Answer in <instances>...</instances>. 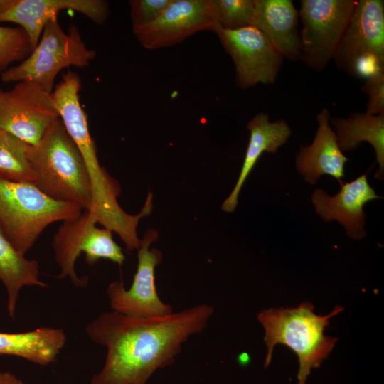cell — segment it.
Instances as JSON below:
<instances>
[{
	"mask_svg": "<svg viewBox=\"0 0 384 384\" xmlns=\"http://www.w3.org/2000/svg\"><path fill=\"white\" fill-rule=\"evenodd\" d=\"M221 29L228 31L254 26L255 0H213Z\"/></svg>",
	"mask_w": 384,
	"mask_h": 384,
	"instance_id": "7402d4cb",
	"label": "cell"
},
{
	"mask_svg": "<svg viewBox=\"0 0 384 384\" xmlns=\"http://www.w3.org/2000/svg\"><path fill=\"white\" fill-rule=\"evenodd\" d=\"M220 30L213 0H171L154 22L132 26L137 41L150 50L181 43L199 31Z\"/></svg>",
	"mask_w": 384,
	"mask_h": 384,
	"instance_id": "8fae6325",
	"label": "cell"
},
{
	"mask_svg": "<svg viewBox=\"0 0 384 384\" xmlns=\"http://www.w3.org/2000/svg\"><path fill=\"white\" fill-rule=\"evenodd\" d=\"M339 183L340 191L332 196L321 188L316 189L311 196L312 203L325 222L336 220L349 238L361 239L366 235L363 207L368 201L382 197L370 186L366 174L351 182Z\"/></svg>",
	"mask_w": 384,
	"mask_h": 384,
	"instance_id": "5bb4252c",
	"label": "cell"
},
{
	"mask_svg": "<svg viewBox=\"0 0 384 384\" xmlns=\"http://www.w3.org/2000/svg\"><path fill=\"white\" fill-rule=\"evenodd\" d=\"M28 157L36 187L55 201L90 210L92 192L88 171L60 117L50 124L37 144L30 145Z\"/></svg>",
	"mask_w": 384,
	"mask_h": 384,
	"instance_id": "7a4b0ae2",
	"label": "cell"
},
{
	"mask_svg": "<svg viewBox=\"0 0 384 384\" xmlns=\"http://www.w3.org/2000/svg\"><path fill=\"white\" fill-rule=\"evenodd\" d=\"M171 0H131L129 1L132 26L154 22Z\"/></svg>",
	"mask_w": 384,
	"mask_h": 384,
	"instance_id": "cb8c5ba5",
	"label": "cell"
},
{
	"mask_svg": "<svg viewBox=\"0 0 384 384\" xmlns=\"http://www.w3.org/2000/svg\"><path fill=\"white\" fill-rule=\"evenodd\" d=\"M247 128L250 136L240 175L221 206L222 210L228 213L235 210L242 187L262 154L264 152L275 153L291 135V129L286 121L270 122L269 114L264 112L254 116Z\"/></svg>",
	"mask_w": 384,
	"mask_h": 384,
	"instance_id": "e0dca14e",
	"label": "cell"
},
{
	"mask_svg": "<svg viewBox=\"0 0 384 384\" xmlns=\"http://www.w3.org/2000/svg\"><path fill=\"white\" fill-rule=\"evenodd\" d=\"M336 67L359 78L384 70V1H357L333 58Z\"/></svg>",
	"mask_w": 384,
	"mask_h": 384,
	"instance_id": "8992f818",
	"label": "cell"
},
{
	"mask_svg": "<svg viewBox=\"0 0 384 384\" xmlns=\"http://www.w3.org/2000/svg\"><path fill=\"white\" fill-rule=\"evenodd\" d=\"M82 211L78 205L50 198L32 183L0 179V225L23 255L46 227L74 219Z\"/></svg>",
	"mask_w": 384,
	"mask_h": 384,
	"instance_id": "277c9868",
	"label": "cell"
},
{
	"mask_svg": "<svg viewBox=\"0 0 384 384\" xmlns=\"http://www.w3.org/2000/svg\"><path fill=\"white\" fill-rule=\"evenodd\" d=\"M0 384H25L13 373L4 371L0 372Z\"/></svg>",
	"mask_w": 384,
	"mask_h": 384,
	"instance_id": "484cf974",
	"label": "cell"
},
{
	"mask_svg": "<svg viewBox=\"0 0 384 384\" xmlns=\"http://www.w3.org/2000/svg\"><path fill=\"white\" fill-rule=\"evenodd\" d=\"M235 68V83L240 89L274 83L283 58L265 34L255 26L221 29L217 33Z\"/></svg>",
	"mask_w": 384,
	"mask_h": 384,
	"instance_id": "7c38bea8",
	"label": "cell"
},
{
	"mask_svg": "<svg viewBox=\"0 0 384 384\" xmlns=\"http://www.w3.org/2000/svg\"><path fill=\"white\" fill-rule=\"evenodd\" d=\"M59 117L52 92L33 82H18L0 96V128L29 145L37 144Z\"/></svg>",
	"mask_w": 384,
	"mask_h": 384,
	"instance_id": "30bf717a",
	"label": "cell"
},
{
	"mask_svg": "<svg viewBox=\"0 0 384 384\" xmlns=\"http://www.w3.org/2000/svg\"><path fill=\"white\" fill-rule=\"evenodd\" d=\"M314 308L306 301L297 307L263 310L257 316L265 331L267 351L265 367L270 365L277 344L287 346L299 359L298 384H306L311 369L319 367L329 356L337 338L326 336L324 331L330 319L344 309L336 306L328 315L321 316L314 313Z\"/></svg>",
	"mask_w": 384,
	"mask_h": 384,
	"instance_id": "3957f363",
	"label": "cell"
},
{
	"mask_svg": "<svg viewBox=\"0 0 384 384\" xmlns=\"http://www.w3.org/2000/svg\"><path fill=\"white\" fill-rule=\"evenodd\" d=\"M67 337L63 329L40 327L18 332H0V355L22 358L46 366L54 362L64 347Z\"/></svg>",
	"mask_w": 384,
	"mask_h": 384,
	"instance_id": "ac0fdd59",
	"label": "cell"
},
{
	"mask_svg": "<svg viewBox=\"0 0 384 384\" xmlns=\"http://www.w3.org/2000/svg\"><path fill=\"white\" fill-rule=\"evenodd\" d=\"M65 10L79 12L97 24L104 23L110 14L103 0H0V23L18 25L33 49L46 25Z\"/></svg>",
	"mask_w": 384,
	"mask_h": 384,
	"instance_id": "4fadbf2b",
	"label": "cell"
},
{
	"mask_svg": "<svg viewBox=\"0 0 384 384\" xmlns=\"http://www.w3.org/2000/svg\"><path fill=\"white\" fill-rule=\"evenodd\" d=\"M29 146L0 128V179L33 183V175L28 157Z\"/></svg>",
	"mask_w": 384,
	"mask_h": 384,
	"instance_id": "44dd1931",
	"label": "cell"
},
{
	"mask_svg": "<svg viewBox=\"0 0 384 384\" xmlns=\"http://www.w3.org/2000/svg\"><path fill=\"white\" fill-rule=\"evenodd\" d=\"M96 55L86 46L77 26H70L65 32L54 18L46 25L31 53L1 73V78L6 83L31 81L52 92L60 71L70 66L88 67Z\"/></svg>",
	"mask_w": 384,
	"mask_h": 384,
	"instance_id": "5b68a950",
	"label": "cell"
},
{
	"mask_svg": "<svg viewBox=\"0 0 384 384\" xmlns=\"http://www.w3.org/2000/svg\"><path fill=\"white\" fill-rule=\"evenodd\" d=\"M341 150L356 149L363 142L370 143L375 152L379 169L375 177L383 178L384 171V113L373 115L366 112H353L347 118L330 119Z\"/></svg>",
	"mask_w": 384,
	"mask_h": 384,
	"instance_id": "d6986e66",
	"label": "cell"
},
{
	"mask_svg": "<svg viewBox=\"0 0 384 384\" xmlns=\"http://www.w3.org/2000/svg\"><path fill=\"white\" fill-rule=\"evenodd\" d=\"M40 266L36 260L27 259L11 242L0 225V281L7 294V311L15 318L20 292L24 287H45L40 279Z\"/></svg>",
	"mask_w": 384,
	"mask_h": 384,
	"instance_id": "ffe728a7",
	"label": "cell"
},
{
	"mask_svg": "<svg viewBox=\"0 0 384 384\" xmlns=\"http://www.w3.org/2000/svg\"><path fill=\"white\" fill-rule=\"evenodd\" d=\"M213 311L201 304L153 317L102 313L85 328L91 341L107 351L102 370L89 384H146L156 370L175 361L191 336L206 329Z\"/></svg>",
	"mask_w": 384,
	"mask_h": 384,
	"instance_id": "6da1fadb",
	"label": "cell"
},
{
	"mask_svg": "<svg viewBox=\"0 0 384 384\" xmlns=\"http://www.w3.org/2000/svg\"><path fill=\"white\" fill-rule=\"evenodd\" d=\"M361 90L368 97L366 112L373 115L384 113V70L366 78Z\"/></svg>",
	"mask_w": 384,
	"mask_h": 384,
	"instance_id": "d4e9b609",
	"label": "cell"
},
{
	"mask_svg": "<svg viewBox=\"0 0 384 384\" xmlns=\"http://www.w3.org/2000/svg\"><path fill=\"white\" fill-rule=\"evenodd\" d=\"M254 26L262 31L284 58H301L299 12L292 0H255Z\"/></svg>",
	"mask_w": 384,
	"mask_h": 384,
	"instance_id": "2e32d148",
	"label": "cell"
},
{
	"mask_svg": "<svg viewBox=\"0 0 384 384\" xmlns=\"http://www.w3.org/2000/svg\"><path fill=\"white\" fill-rule=\"evenodd\" d=\"M3 92H4V91L1 90V87H0V96H1V95L2 94Z\"/></svg>",
	"mask_w": 384,
	"mask_h": 384,
	"instance_id": "4316f807",
	"label": "cell"
},
{
	"mask_svg": "<svg viewBox=\"0 0 384 384\" xmlns=\"http://www.w3.org/2000/svg\"><path fill=\"white\" fill-rule=\"evenodd\" d=\"M26 33L20 27L0 26V73L16 62H21L32 51Z\"/></svg>",
	"mask_w": 384,
	"mask_h": 384,
	"instance_id": "603a6c76",
	"label": "cell"
},
{
	"mask_svg": "<svg viewBox=\"0 0 384 384\" xmlns=\"http://www.w3.org/2000/svg\"><path fill=\"white\" fill-rule=\"evenodd\" d=\"M331 113L323 108L316 116L318 128L312 143L300 146L296 156L297 171L310 184H315L322 175L331 176L340 183L345 176L344 165L349 160L341 150L330 125Z\"/></svg>",
	"mask_w": 384,
	"mask_h": 384,
	"instance_id": "9a60e30c",
	"label": "cell"
},
{
	"mask_svg": "<svg viewBox=\"0 0 384 384\" xmlns=\"http://www.w3.org/2000/svg\"><path fill=\"white\" fill-rule=\"evenodd\" d=\"M356 3L355 0L301 1L300 60L306 66L320 72L333 60Z\"/></svg>",
	"mask_w": 384,
	"mask_h": 384,
	"instance_id": "ba28073f",
	"label": "cell"
},
{
	"mask_svg": "<svg viewBox=\"0 0 384 384\" xmlns=\"http://www.w3.org/2000/svg\"><path fill=\"white\" fill-rule=\"evenodd\" d=\"M157 238L158 232L149 230L141 239L137 249V268L129 289L118 281L108 285L107 295L112 311L139 317L173 312L172 306L160 299L156 287L155 267L161 263L163 255L159 250H150L149 247Z\"/></svg>",
	"mask_w": 384,
	"mask_h": 384,
	"instance_id": "9c48e42d",
	"label": "cell"
},
{
	"mask_svg": "<svg viewBox=\"0 0 384 384\" xmlns=\"http://www.w3.org/2000/svg\"><path fill=\"white\" fill-rule=\"evenodd\" d=\"M96 221L87 210L77 218L63 221L53 236L52 246L60 269L58 277L68 278L78 287L87 284V277H79L75 262L82 252L87 264L93 265L101 259L123 265L125 255L114 240L112 232L96 226Z\"/></svg>",
	"mask_w": 384,
	"mask_h": 384,
	"instance_id": "52a82bcc",
	"label": "cell"
}]
</instances>
